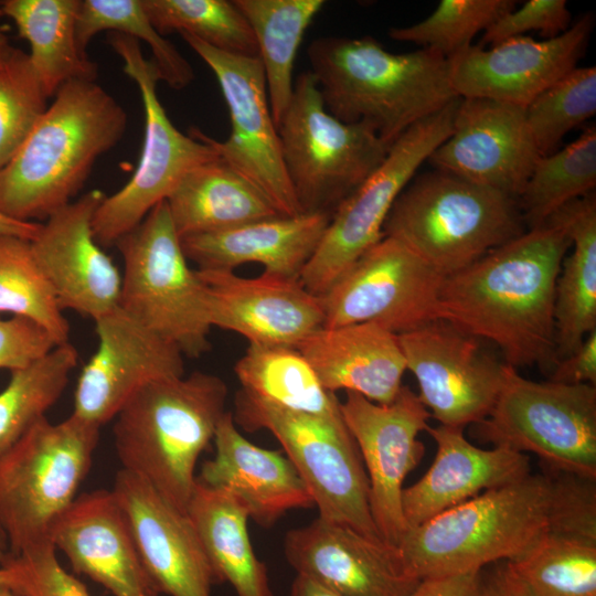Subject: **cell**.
I'll use <instances>...</instances> for the list:
<instances>
[{
    "instance_id": "obj_1",
    "label": "cell",
    "mask_w": 596,
    "mask_h": 596,
    "mask_svg": "<svg viewBox=\"0 0 596 596\" xmlns=\"http://www.w3.org/2000/svg\"><path fill=\"white\" fill-rule=\"evenodd\" d=\"M570 247L564 227L552 217L523 232L445 277L438 319L491 341L512 368L553 369L555 288Z\"/></svg>"
},
{
    "instance_id": "obj_2",
    "label": "cell",
    "mask_w": 596,
    "mask_h": 596,
    "mask_svg": "<svg viewBox=\"0 0 596 596\" xmlns=\"http://www.w3.org/2000/svg\"><path fill=\"white\" fill-rule=\"evenodd\" d=\"M33 130L0 169V213L45 221L72 202L96 160L123 138L124 107L95 81L63 84Z\"/></svg>"
},
{
    "instance_id": "obj_3",
    "label": "cell",
    "mask_w": 596,
    "mask_h": 596,
    "mask_svg": "<svg viewBox=\"0 0 596 596\" xmlns=\"http://www.w3.org/2000/svg\"><path fill=\"white\" fill-rule=\"evenodd\" d=\"M327 110L370 126L392 145L418 121L457 98L449 61L432 49L394 54L372 36H324L307 50Z\"/></svg>"
},
{
    "instance_id": "obj_4",
    "label": "cell",
    "mask_w": 596,
    "mask_h": 596,
    "mask_svg": "<svg viewBox=\"0 0 596 596\" xmlns=\"http://www.w3.org/2000/svg\"><path fill=\"white\" fill-rule=\"evenodd\" d=\"M227 392L220 376L200 371L142 387L114 418L120 469L187 513L196 461L214 438Z\"/></svg>"
},
{
    "instance_id": "obj_5",
    "label": "cell",
    "mask_w": 596,
    "mask_h": 596,
    "mask_svg": "<svg viewBox=\"0 0 596 596\" xmlns=\"http://www.w3.org/2000/svg\"><path fill=\"white\" fill-rule=\"evenodd\" d=\"M550 479L542 473L485 491L409 529L397 546L422 581L513 560L549 533Z\"/></svg>"
},
{
    "instance_id": "obj_6",
    "label": "cell",
    "mask_w": 596,
    "mask_h": 596,
    "mask_svg": "<svg viewBox=\"0 0 596 596\" xmlns=\"http://www.w3.org/2000/svg\"><path fill=\"white\" fill-rule=\"evenodd\" d=\"M521 220L517 199L435 170L405 187L383 234L447 277L522 234Z\"/></svg>"
},
{
    "instance_id": "obj_7",
    "label": "cell",
    "mask_w": 596,
    "mask_h": 596,
    "mask_svg": "<svg viewBox=\"0 0 596 596\" xmlns=\"http://www.w3.org/2000/svg\"><path fill=\"white\" fill-rule=\"evenodd\" d=\"M99 428L73 414L55 424L44 417L0 457V526L8 555L51 542L53 524L88 473Z\"/></svg>"
},
{
    "instance_id": "obj_8",
    "label": "cell",
    "mask_w": 596,
    "mask_h": 596,
    "mask_svg": "<svg viewBox=\"0 0 596 596\" xmlns=\"http://www.w3.org/2000/svg\"><path fill=\"white\" fill-rule=\"evenodd\" d=\"M115 246L124 260L118 307L183 355L207 352L212 326L205 287L188 265L167 201Z\"/></svg>"
},
{
    "instance_id": "obj_9",
    "label": "cell",
    "mask_w": 596,
    "mask_h": 596,
    "mask_svg": "<svg viewBox=\"0 0 596 596\" xmlns=\"http://www.w3.org/2000/svg\"><path fill=\"white\" fill-rule=\"evenodd\" d=\"M285 169L302 213L332 215L385 159L392 145L366 124L331 115L310 71L294 84L277 126Z\"/></svg>"
},
{
    "instance_id": "obj_10",
    "label": "cell",
    "mask_w": 596,
    "mask_h": 596,
    "mask_svg": "<svg viewBox=\"0 0 596 596\" xmlns=\"http://www.w3.org/2000/svg\"><path fill=\"white\" fill-rule=\"evenodd\" d=\"M107 43L124 62V72L138 86L145 110V137L138 166L117 192L103 200L92 227L102 247L115 245L135 228L194 168L220 158L213 138L198 128L182 134L169 119L158 94L160 75L143 56L139 40L108 32Z\"/></svg>"
},
{
    "instance_id": "obj_11",
    "label": "cell",
    "mask_w": 596,
    "mask_h": 596,
    "mask_svg": "<svg viewBox=\"0 0 596 596\" xmlns=\"http://www.w3.org/2000/svg\"><path fill=\"white\" fill-rule=\"evenodd\" d=\"M235 424L269 430L307 486L319 517L382 540L369 502V480L343 419L287 411L244 391L235 397Z\"/></svg>"
},
{
    "instance_id": "obj_12",
    "label": "cell",
    "mask_w": 596,
    "mask_h": 596,
    "mask_svg": "<svg viewBox=\"0 0 596 596\" xmlns=\"http://www.w3.org/2000/svg\"><path fill=\"white\" fill-rule=\"evenodd\" d=\"M479 436L536 455L545 468L596 478V385L535 382L508 364Z\"/></svg>"
},
{
    "instance_id": "obj_13",
    "label": "cell",
    "mask_w": 596,
    "mask_h": 596,
    "mask_svg": "<svg viewBox=\"0 0 596 596\" xmlns=\"http://www.w3.org/2000/svg\"><path fill=\"white\" fill-rule=\"evenodd\" d=\"M460 98L418 121L391 146L382 163L337 207L299 281L322 296L383 236L397 196L451 134Z\"/></svg>"
},
{
    "instance_id": "obj_14",
    "label": "cell",
    "mask_w": 596,
    "mask_h": 596,
    "mask_svg": "<svg viewBox=\"0 0 596 596\" xmlns=\"http://www.w3.org/2000/svg\"><path fill=\"white\" fill-rule=\"evenodd\" d=\"M445 277L400 241L383 236L322 296L324 328L375 323L402 334L438 319Z\"/></svg>"
},
{
    "instance_id": "obj_15",
    "label": "cell",
    "mask_w": 596,
    "mask_h": 596,
    "mask_svg": "<svg viewBox=\"0 0 596 596\" xmlns=\"http://www.w3.org/2000/svg\"><path fill=\"white\" fill-rule=\"evenodd\" d=\"M180 35L213 72L228 108L231 134L225 141L213 139L220 158L252 182L280 215L302 213L285 169L259 58L225 53L190 34Z\"/></svg>"
},
{
    "instance_id": "obj_16",
    "label": "cell",
    "mask_w": 596,
    "mask_h": 596,
    "mask_svg": "<svg viewBox=\"0 0 596 596\" xmlns=\"http://www.w3.org/2000/svg\"><path fill=\"white\" fill-rule=\"evenodd\" d=\"M397 337L417 395L439 425L464 429L490 414L505 363L487 352L480 339L440 319Z\"/></svg>"
},
{
    "instance_id": "obj_17",
    "label": "cell",
    "mask_w": 596,
    "mask_h": 596,
    "mask_svg": "<svg viewBox=\"0 0 596 596\" xmlns=\"http://www.w3.org/2000/svg\"><path fill=\"white\" fill-rule=\"evenodd\" d=\"M345 393L340 408L368 471L373 521L381 539L397 547L408 530L402 510L403 483L425 454L418 434L426 432L430 414L404 385L390 404Z\"/></svg>"
},
{
    "instance_id": "obj_18",
    "label": "cell",
    "mask_w": 596,
    "mask_h": 596,
    "mask_svg": "<svg viewBox=\"0 0 596 596\" xmlns=\"http://www.w3.org/2000/svg\"><path fill=\"white\" fill-rule=\"evenodd\" d=\"M592 26V17L586 15L546 40L522 35L489 49L470 44L448 58L451 86L460 98H485L525 108L577 67Z\"/></svg>"
},
{
    "instance_id": "obj_19",
    "label": "cell",
    "mask_w": 596,
    "mask_h": 596,
    "mask_svg": "<svg viewBox=\"0 0 596 596\" xmlns=\"http://www.w3.org/2000/svg\"><path fill=\"white\" fill-rule=\"evenodd\" d=\"M98 345L81 371L73 415L99 427L146 385L184 375L181 351L119 307L95 319Z\"/></svg>"
},
{
    "instance_id": "obj_20",
    "label": "cell",
    "mask_w": 596,
    "mask_h": 596,
    "mask_svg": "<svg viewBox=\"0 0 596 596\" xmlns=\"http://www.w3.org/2000/svg\"><path fill=\"white\" fill-rule=\"evenodd\" d=\"M540 157L524 107L460 98L451 134L427 161L436 170L518 199Z\"/></svg>"
},
{
    "instance_id": "obj_21",
    "label": "cell",
    "mask_w": 596,
    "mask_h": 596,
    "mask_svg": "<svg viewBox=\"0 0 596 596\" xmlns=\"http://www.w3.org/2000/svg\"><path fill=\"white\" fill-rule=\"evenodd\" d=\"M106 194L91 190L41 224L33 256L62 309L97 319L119 304L121 274L96 242L92 222Z\"/></svg>"
},
{
    "instance_id": "obj_22",
    "label": "cell",
    "mask_w": 596,
    "mask_h": 596,
    "mask_svg": "<svg viewBox=\"0 0 596 596\" xmlns=\"http://www.w3.org/2000/svg\"><path fill=\"white\" fill-rule=\"evenodd\" d=\"M212 327L234 331L249 344L297 348L323 328L321 296L299 279L262 274L245 278L233 270L198 269Z\"/></svg>"
},
{
    "instance_id": "obj_23",
    "label": "cell",
    "mask_w": 596,
    "mask_h": 596,
    "mask_svg": "<svg viewBox=\"0 0 596 596\" xmlns=\"http://www.w3.org/2000/svg\"><path fill=\"white\" fill-rule=\"evenodd\" d=\"M285 555L298 575L341 596H408L421 582L398 547L320 517L287 533Z\"/></svg>"
},
{
    "instance_id": "obj_24",
    "label": "cell",
    "mask_w": 596,
    "mask_h": 596,
    "mask_svg": "<svg viewBox=\"0 0 596 596\" xmlns=\"http://www.w3.org/2000/svg\"><path fill=\"white\" fill-rule=\"evenodd\" d=\"M129 521L141 561L160 593L211 596L223 583L189 519L142 478L120 469L111 489Z\"/></svg>"
},
{
    "instance_id": "obj_25",
    "label": "cell",
    "mask_w": 596,
    "mask_h": 596,
    "mask_svg": "<svg viewBox=\"0 0 596 596\" xmlns=\"http://www.w3.org/2000/svg\"><path fill=\"white\" fill-rule=\"evenodd\" d=\"M50 541L71 563L113 596H159L124 509L113 490L84 492L61 514Z\"/></svg>"
},
{
    "instance_id": "obj_26",
    "label": "cell",
    "mask_w": 596,
    "mask_h": 596,
    "mask_svg": "<svg viewBox=\"0 0 596 596\" xmlns=\"http://www.w3.org/2000/svg\"><path fill=\"white\" fill-rule=\"evenodd\" d=\"M426 432L435 440L437 451L426 473L403 489L402 510L408 530L531 473L526 454L505 447H477L465 437L462 428L438 425L428 426Z\"/></svg>"
},
{
    "instance_id": "obj_27",
    "label": "cell",
    "mask_w": 596,
    "mask_h": 596,
    "mask_svg": "<svg viewBox=\"0 0 596 596\" xmlns=\"http://www.w3.org/2000/svg\"><path fill=\"white\" fill-rule=\"evenodd\" d=\"M213 440L215 456L202 465L196 480L231 493L258 524L270 526L288 510L315 504L288 457L249 443L231 412L220 419Z\"/></svg>"
},
{
    "instance_id": "obj_28",
    "label": "cell",
    "mask_w": 596,
    "mask_h": 596,
    "mask_svg": "<svg viewBox=\"0 0 596 596\" xmlns=\"http://www.w3.org/2000/svg\"><path fill=\"white\" fill-rule=\"evenodd\" d=\"M330 217L324 213L277 215L225 231L188 235L180 241L185 257L199 269L233 270L256 263L264 266L266 275L299 279Z\"/></svg>"
},
{
    "instance_id": "obj_29",
    "label": "cell",
    "mask_w": 596,
    "mask_h": 596,
    "mask_svg": "<svg viewBox=\"0 0 596 596\" xmlns=\"http://www.w3.org/2000/svg\"><path fill=\"white\" fill-rule=\"evenodd\" d=\"M297 349L330 392L344 390L390 404L403 386L406 364L398 337L375 323L323 327Z\"/></svg>"
},
{
    "instance_id": "obj_30",
    "label": "cell",
    "mask_w": 596,
    "mask_h": 596,
    "mask_svg": "<svg viewBox=\"0 0 596 596\" xmlns=\"http://www.w3.org/2000/svg\"><path fill=\"white\" fill-rule=\"evenodd\" d=\"M166 201L180 238L280 215L252 182L221 158L191 170Z\"/></svg>"
},
{
    "instance_id": "obj_31",
    "label": "cell",
    "mask_w": 596,
    "mask_h": 596,
    "mask_svg": "<svg viewBox=\"0 0 596 596\" xmlns=\"http://www.w3.org/2000/svg\"><path fill=\"white\" fill-rule=\"evenodd\" d=\"M565 230L573 251L556 280L554 302L557 361L573 353L596 329V199L589 193L552 216Z\"/></svg>"
},
{
    "instance_id": "obj_32",
    "label": "cell",
    "mask_w": 596,
    "mask_h": 596,
    "mask_svg": "<svg viewBox=\"0 0 596 596\" xmlns=\"http://www.w3.org/2000/svg\"><path fill=\"white\" fill-rule=\"evenodd\" d=\"M187 514L220 578L237 596H275L249 541L248 512L235 497L196 480Z\"/></svg>"
},
{
    "instance_id": "obj_33",
    "label": "cell",
    "mask_w": 596,
    "mask_h": 596,
    "mask_svg": "<svg viewBox=\"0 0 596 596\" xmlns=\"http://www.w3.org/2000/svg\"><path fill=\"white\" fill-rule=\"evenodd\" d=\"M81 0H6L2 11L30 45V62L47 95L71 81H95L98 67L81 51L76 20Z\"/></svg>"
},
{
    "instance_id": "obj_34",
    "label": "cell",
    "mask_w": 596,
    "mask_h": 596,
    "mask_svg": "<svg viewBox=\"0 0 596 596\" xmlns=\"http://www.w3.org/2000/svg\"><path fill=\"white\" fill-rule=\"evenodd\" d=\"M242 391L274 406L328 419H343L340 402L321 384L297 348L249 344L236 362Z\"/></svg>"
},
{
    "instance_id": "obj_35",
    "label": "cell",
    "mask_w": 596,
    "mask_h": 596,
    "mask_svg": "<svg viewBox=\"0 0 596 596\" xmlns=\"http://www.w3.org/2000/svg\"><path fill=\"white\" fill-rule=\"evenodd\" d=\"M254 34L276 127L292 96V68L304 34L323 0H233Z\"/></svg>"
},
{
    "instance_id": "obj_36",
    "label": "cell",
    "mask_w": 596,
    "mask_h": 596,
    "mask_svg": "<svg viewBox=\"0 0 596 596\" xmlns=\"http://www.w3.org/2000/svg\"><path fill=\"white\" fill-rule=\"evenodd\" d=\"M77 361V350L66 342L10 371L0 392V457L45 417L67 386Z\"/></svg>"
},
{
    "instance_id": "obj_37",
    "label": "cell",
    "mask_w": 596,
    "mask_h": 596,
    "mask_svg": "<svg viewBox=\"0 0 596 596\" xmlns=\"http://www.w3.org/2000/svg\"><path fill=\"white\" fill-rule=\"evenodd\" d=\"M596 185V128L585 129L560 150L541 156L521 192L519 207L530 228L545 223L567 203Z\"/></svg>"
},
{
    "instance_id": "obj_38",
    "label": "cell",
    "mask_w": 596,
    "mask_h": 596,
    "mask_svg": "<svg viewBox=\"0 0 596 596\" xmlns=\"http://www.w3.org/2000/svg\"><path fill=\"white\" fill-rule=\"evenodd\" d=\"M504 564L526 596H596V543L547 533Z\"/></svg>"
},
{
    "instance_id": "obj_39",
    "label": "cell",
    "mask_w": 596,
    "mask_h": 596,
    "mask_svg": "<svg viewBox=\"0 0 596 596\" xmlns=\"http://www.w3.org/2000/svg\"><path fill=\"white\" fill-rule=\"evenodd\" d=\"M22 317L42 327L55 341L68 342L70 323L39 267L30 240L0 234V313Z\"/></svg>"
},
{
    "instance_id": "obj_40",
    "label": "cell",
    "mask_w": 596,
    "mask_h": 596,
    "mask_svg": "<svg viewBox=\"0 0 596 596\" xmlns=\"http://www.w3.org/2000/svg\"><path fill=\"white\" fill-rule=\"evenodd\" d=\"M152 25L161 34L187 33L222 52L258 57L252 29L227 0H141Z\"/></svg>"
},
{
    "instance_id": "obj_41",
    "label": "cell",
    "mask_w": 596,
    "mask_h": 596,
    "mask_svg": "<svg viewBox=\"0 0 596 596\" xmlns=\"http://www.w3.org/2000/svg\"><path fill=\"white\" fill-rule=\"evenodd\" d=\"M119 32L146 42L152 53L160 81L181 89L194 78L191 64L161 35L148 18L141 0H81L76 39L82 52L99 32Z\"/></svg>"
},
{
    "instance_id": "obj_42",
    "label": "cell",
    "mask_w": 596,
    "mask_h": 596,
    "mask_svg": "<svg viewBox=\"0 0 596 596\" xmlns=\"http://www.w3.org/2000/svg\"><path fill=\"white\" fill-rule=\"evenodd\" d=\"M596 113V67H575L525 107V120L540 156L555 151L563 137Z\"/></svg>"
},
{
    "instance_id": "obj_43",
    "label": "cell",
    "mask_w": 596,
    "mask_h": 596,
    "mask_svg": "<svg viewBox=\"0 0 596 596\" xmlns=\"http://www.w3.org/2000/svg\"><path fill=\"white\" fill-rule=\"evenodd\" d=\"M515 3L512 0H441L427 18L408 26L390 29L389 35L449 58L469 46L477 33L514 9Z\"/></svg>"
},
{
    "instance_id": "obj_44",
    "label": "cell",
    "mask_w": 596,
    "mask_h": 596,
    "mask_svg": "<svg viewBox=\"0 0 596 596\" xmlns=\"http://www.w3.org/2000/svg\"><path fill=\"white\" fill-rule=\"evenodd\" d=\"M47 98L29 55L12 47L0 65V169L22 147L46 110Z\"/></svg>"
},
{
    "instance_id": "obj_45",
    "label": "cell",
    "mask_w": 596,
    "mask_h": 596,
    "mask_svg": "<svg viewBox=\"0 0 596 596\" xmlns=\"http://www.w3.org/2000/svg\"><path fill=\"white\" fill-rule=\"evenodd\" d=\"M51 542L8 555L0 564L4 587L19 596H91L86 586L67 573Z\"/></svg>"
},
{
    "instance_id": "obj_46",
    "label": "cell",
    "mask_w": 596,
    "mask_h": 596,
    "mask_svg": "<svg viewBox=\"0 0 596 596\" xmlns=\"http://www.w3.org/2000/svg\"><path fill=\"white\" fill-rule=\"evenodd\" d=\"M549 533L596 543V478L549 469Z\"/></svg>"
},
{
    "instance_id": "obj_47",
    "label": "cell",
    "mask_w": 596,
    "mask_h": 596,
    "mask_svg": "<svg viewBox=\"0 0 596 596\" xmlns=\"http://www.w3.org/2000/svg\"><path fill=\"white\" fill-rule=\"evenodd\" d=\"M571 26V12L565 0H529L497 19L483 33L481 45L498 44L507 39L540 31L549 38Z\"/></svg>"
},
{
    "instance_id": "obj_48",
    "label": "cell",
    "mask_w": 596,
    "mask_h": 596,
    "mask_svg": "<svg viewBox=\"0 0 596 596\" xmlns=\"http://www.w3.org/2000/svg\"><path fill=\"white\" fill-rule=\"evenodd\" d=\"M55 345L53 338L33 321L22 317L0 318V369L22 368Z\"/></svg>"
},
{
    "instance_id": "obj_49",
    "label": "cell",
    "mask_w": 596,
    "mask_h": 596,
    "mask_svg": "<svg viewBox=\"0 0 596 596\" xmlns=\"http://www.w3.org/2000/svg\"><path fill=\"white\" fill-rule=\"evenodd\" d=\"M550 381L596 385V329L586 336L573 353L555 363Z\"/></svg>"
},
{
    "instance_id": "obj_50",
    "label": "cell",
    "mask_w": 596,
    "mask_h": 596,
    "mask_svg": "<svg viewBox=\"0 0 596 596\" xmlns=\"http://www.w3.org/2000/svg\"><path fill=\"white\" fill-rule=\"evenodd\" d=\"M481 571L425 578L408 596H478Z\"/></svg>"
},
{
    "instance_id": "obj_51",
    "label": "cell",
    "mask_w": 596,
    "mask_h": 596,
    "mask_svg": "<svg viewBox=\"0 0 596 596\" xmlns=\"http://www.w3.org/2000/svg\"><path fill=\"white\" fill-rule=\"evenodd\" d=\"M498 564V563H497ZM478 596H526L504 562L489 573L482 571Z\"/></svg>"
},
{
    "instance_id": "obj_52",
    "label": "cell",
    "mask_w": 596,
    "mask_h": 596,
    "mask_svg": "<svg viewBox=\"0 0 596 596\" xmlns=\"http://www.w3.org/2000/svg\"><path fill=\"white\" fill-rule=\"evenodd\" d=\"M41 224L38 222H20L0 213V234L14 235L32 240L38 234Z\"/></svg>"
},
{
    "instance_id": "obj_53",
    "label": "cell",
    "mask_w": 596,
    "mask_h": 596,
    "mask_svg": "<svg viewBox=\"0 0 596 596\" xmlns=\"http://www.w3.org/2000/svg\"><path fill=\"white\" fill-rule=\"evenodd\" d=\"M290 596H341L320 584L311 581L308 577L298 575L295 577L291 588Z\"/></svg>"
},
{
    "instance_id": "obj_54",
    "label": "cell",
    "mask_w": 596,
    "mask_h": 596,
    "mask_svg": "<svg viewBox=\"0 0 596 596\" xmlns=\"http://www.w3.org/2000/svg\"><path fill=\"white\" fill-rule=\"evenodd\" d=\"M3 11H2V1H0V20L1 18L3 17ZM10 44H9V41H8V36L3 30V28L0 25V50H3V49H7L9 47Z\"/></svg>"
},
{
    "instance_id": "obj_55",
    "label": "cell",
    "mask_w": 596,
    "mask_h": 596,
    "mask_svg": "<svg viewBox=\"0 0 596 596\" xmlns=\"http://www.w3.org/2000/svg\"><path fill=\"white\" fill-rule=\"evenodd\" d=\"M0 550L4 552L6 554H9L7 539L1 526H0Z\"/></svg>"
},
{
    "instance_id": "obj_56",
    "label": "cell",
    "mask_w": 596,
    "mask_h": 596,
    "mask_svg": "<svg viewBox=\"0 0 596 596\" xmlns=\"http://www.w3.org/2000/svg\"><path fill=\"white\" fill-rule=\"evenodd\" d=\"M12 46H9L7 49L0 50V65L3 63L8 54L10 53Z\"/></svg>"
},
{
    "instance_id": "obj_57",
    "label": "cell",
    "mask_w": 596,
    "mask_h": 596,
    "mask_svg": "<svg viewBox=\"0 0 596 596\" xmlns=\"http://www.w3.org/2000/svg\"><path fill=\"white\" fill-rule=\"evenodd\" d=\"M0 596H19L8 587H0Z\"/></svg>"
},
{
    "instance_id": "obj_58",
    "label": "cell",
    "mask_w": 596,
    "mask_h": 596,
    "mask_svg": "<svg viewBox=\"0 0 596 596\" xmlns=\"http://www.w3.org/2000/svg\"><path fill=\"white\" fill-rule=\"evenodd\" d=\"M0 587H4L3 573H2L1 565H0Z\"/></svg>"
},
{
    "instance_id": "obj_59",
    "label": "cell",
    "mask_w": 596,
    "mask_h": 596,
    "mask_svg": "<svg viewBox=\"0 0 596 596\" xmlns=\"http://www.w3.org/2000/svg\"><path fill=\"white\" fill-rule=\"evenodd\" d=\"M8 554L0 550V564L7 558Z\"/></svg>"
}]
</instances>
